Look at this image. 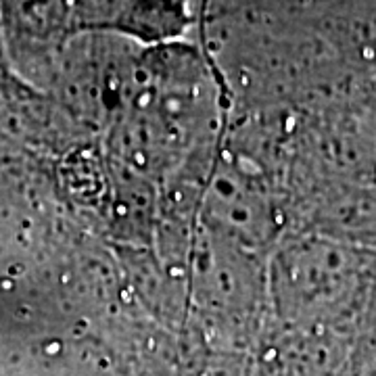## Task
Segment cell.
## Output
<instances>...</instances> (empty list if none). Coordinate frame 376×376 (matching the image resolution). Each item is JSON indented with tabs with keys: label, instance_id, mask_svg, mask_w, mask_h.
Wrapping results in <instances>:
<instances>
[{
	"label": "cell",
	"instance_id": "1",
	"mask_svg": "<svg viewBox=\"0 0 376 376\" xmlns=\"http://www.w3.org/2000/svg\"><path fill=\"white\" fill-rule=\"evenodd\" d=\"M197 19L194 0H125L109 34L151 48L180 42Z\"/></svg>",
	"mask_w": 376,
	"mask_h": 376
},
{
	"label": "cell",
	"instance_id": "2",
	"mask_svg": "<svg viewBox=\"0 0 376 376\" xmlns=\"http://www.w3.org/2000/svg\"><path fill=\"white\" fill-rule=\"evenodd\" d=\"M125 0H75L77 19L96 34H109Z\"/></svg>",
	"mask_w": 376,
	"mask_h": 376
}]
</instances>
